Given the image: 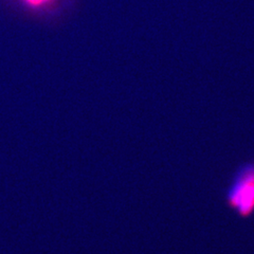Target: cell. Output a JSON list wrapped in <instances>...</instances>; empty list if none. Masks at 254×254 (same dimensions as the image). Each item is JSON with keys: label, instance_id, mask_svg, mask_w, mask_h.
I'll list each match as a JSON object with an SVG mask.
<instances>
[{"label": "cell", "instance_id": "obj_1", "mask_svg": "<svg viewBox=\"0 0 254 254\" xmlns=\"http://www.w3.org/2000/svg\"><path fill=\"white\" fill-rule=\"evenodd\" d=\"M227 202L241 217H249L254 212V163H247L238 171L228 190Z\"/></svg>", "mask_w": 254, "mask_h": 254}, {"label": "cell", "instance_id": "obj_2", "mask_svg": "<svg viewBox=\"0 0 254 254\" xmlns=\"http://www.w3.org/2000/svg\"><path fill=\"white\" fill-rule=\"evenodd\" d=\"M21 1L31 9H42V7L51 3L53 0H21Z\"/></svg>", "mask_w": 254, "mask_h": 254}]
</instances>
